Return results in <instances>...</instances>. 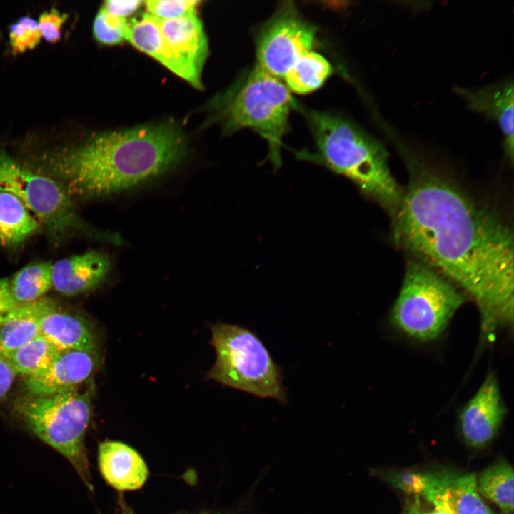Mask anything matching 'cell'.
Segmentation results:
<instances>
[{
  "mask_svg": "<svg viewBox=\"0 0 514 514\" xmlns=\"http://www.w3.org/2000/svg\"><path fill=\"white\" fill-rule=\"evenodd\" d=\"M479 493L497 505L504 514L513 511V470L506 462L485 469L476 478Z\"/></svg>",
  "mask_w": 514,
  "mask_h": 514,
  "instance_id": "22",
  "label": "cell"
},
{
  "mask_svg": "<svg viewBox=\"0 0 514 514\" xmlns=\"http://www.w3.org/2000/svg\"><path fill=\"white\" fill-rule=\"evenodd\" d=\"M41 37L38 21L29 16L20 17L9 26V42L15 53L34 49Z\"/></svg>",
  "mask_w": 514,
  "mask_h": 514,
  "instance_id": "26",
  "label": "cell"
},
{
  "mask_svg": "<svg viewBox=\"0 0 514 514\" xmlns=\"http://www.w3.org/2000/svg\"><path fill=\"white\" fill-rule=\"evenodd\" d=\"M99 466L104 480L118 490L140 488L148 476L141 455L119 441H104L99 446Z\"/></svg>",
  "mask_w": 514,
  "mask_h": 514,
  "instance_id": "15",
  "label": "cell"
},
{
  "mask_svg": "<svg viewBox=\"0 0 514 514\" xmlns=\"http://www.w3.org/2000/svg\"><path fill=\"white\" fill-rule=\"evenodd\" d=\"M465 301L462 291L428 265L412 259L393 306V324L421 341L438 338Z\"/></svg>",
  "mask_w": 514,
  "mask_h": 514,
  "instance_id": "7",
  "label": "cell"
},
{
  "mask_svg": "<svg viewBox=\"0 0 514 514\" xmlns=\"http://www.w3.org/2000/svg\"><path fill=\"white\" fill-rule=\"evenodd\" d=\"M216 514H220V513H216Z\"/></svg>",
  "mask_w": 514,
  "mask_h": 514,
  "instance_id": "34",
  "label": "cell"
},
{
  "mask_svg": "<svg viewBox=\"0 0 514 514\" xmlns=\"http://www.w3.org/2000/svg\"><path fill=\"white\" fill-rule=\"evenodd\" d=\"M16 375L9 358L0 354V400L7 395Z\"/></svg>",
  "mask_w": 514,
  "mask_h": 514,
  "instance_id": "33",
  "label": "cell"
},
{
  "mask_svg": "<svg viewBox=\"0 0 514 514\" xmlns=\"http://www.w3.org/2000/svg\"><path fill=\"white\" fill-rule=\"evenodd\" d=\"M51 301L41 298L22 304L14 318L0 326V354L6 356L40 335L39 316Z\"/></svg>",
  "mask_w": 514,
  "mask_h": 514,
  "instance_id": "18",
  "label": "cell"
},
{
  "mask_svg": "<svg viewBox=\"0 0 514 514\" xmlns=\"http://www.w3.org/2000/svg\"><path fill=\"white\" fill-rule=\"evenodd\" d=\"M15 410L39 438L64 455L91 489L84 437L91 416V393L78 389L48 396H27Z\"/></svg>",
  "mask_w": 514,
  "mask_h": 514,
  "instance_id": "6",
  "label": "cell"
},
{
  "mask_svg": "<svg viewBox=\"0 0 514 514\" xmlns=\"http://www.w3.org/2000/svg\"><path fill=\"white\" fill-rule=\"evenodd\" d=\"M446 497L453 514H493L480 496L475 474H452Z\"/></svg>",
  "mask_w": 514,
  "mask_h": 514,
  "instance_id": "24",
  "label": "cell"
},
{
  "mask_svg": "<svg viewBox=\"0 0 514 514\" xmlns=\"http://www.w3.org/2000/svg\"><path fill=\"white\" fill-rule=\"evenodd\" d=\"M411 181L395 213L393 238L476 303L483 332L512 325L513 229L455 184L412 159Z\"/></svg>",
  "mask_w": 514,
  "mask_h": 514,
  "instance_id": "1",
  "label": "cell"
},
{
  "mask_svg": "<svg viewBox=\"0 0 514 514\" xmlns=\"http://www.w3.org/2000/svg\"><path fill=\"white\" fill-rule=\"evenodd\" d=\"M129 22L115 16L101 8L95 16L93 34L95 39L104 45H115L126 40Z\"/></svg>",
  "mask_w": 514,
  "mask_h": 514,
  "instance_id": "25",
  "label": "cell"
},
{
  "mask_svg": "<svg viewBox=\"0 0 514 514\" xmlns=\"http://www.w3.org/2000/svg\"><path fill=\"white\" fill-rule=\"evenodd\" d=\"M216 361L208 377L236 390L286 404L283 371L252 331L236 324L216 323L211 328Z\"/></svg>",
  "mask_w": 514,
  "mask_h": 514,
  "instance_id": "5",
  "label": "cell"
},
{
  "mask_svg": "<svg viewBox=\"0 0 514 514\" xmlns=\"http://www.w3.org/2000/svg\"><path fill=\"white\" fill-rule=\"evenodd\" d=\"M52 263L39 262L27 265L9 279L11 297L16 305L33 302L52 287Z\"/></svg>",
  "mask_w": 514,
  "mask_h": 514,
  "instance_id": "21",
  "label": "cell"
},
{
  "mask_svg": "<svg viewBox=\"0 0 514 514\" xmlns=\"http://www.w3.org/2000/svg\"><path fill=\"white\" fill-rule=\"evenodd\" d=\"M424 498L426 505H414L408 514H453L448 503L446 489L430 492Z\"/></svg>",
  "mask_w": 514,
  "mask_h": 514,
  "instance_id": "30",
  "label": "cell"
},
{
  "mask_svg": "<svg viewBox=\"0 0 514 514\" xmlns=\"http://www.w3.org/2000/svg\"><path fill=\"white\" fill-rule=\"evenodd\" d=\"M214 104L223 133L251 128L266 141L267 158L274 169L281 166L282 141L289 128L290 112L296 103L281 79L256 63Z\"/></svg>",
  "mask_w": 514,
  "mask_h": 514,
  "instance_id": "4",
  "label": "cell"
},
{
  "mask_svg": "<svg viewBox=\"0 0 514 514\" xmlns=\"http://www.w3.org/2000/svg\"><path fill=\"white\" fill-rule=\"evenodd\" d=\"M67 19V14L51 8L41 13L39 18V29L41 36L47 41L54 43L61 39V29Z\"/></svg>",
  "mask_w": 514,
  "mask_h": 514,
  "instance_id": "29",
  "label": "cell"
},
{
  "mask_svg": "<svg viewBox=\"0 0 514 514\" xmlns=\"http://www.w3.org/2000/svg\"><path fill=\"white\" fill-rule=\"evenodd\" d=\"M186 138L172 122L100 133L47 163L67 193L104 196L141 185L186 156Z\"/></svg>",
  "mask_w": 514,
  "mask_h": 514,
  "instance_id": "2",
  "label": "cell"
},
{
  "mask_svg": "<svg viewBox=\"0 0 514 514\" xmlns=\"http://www.w3.org/2000/svg\"><path fill=\"white\" fill-rule=\"evenodd\" d=\"M163 37L184 74V80L201 89V71L208 55V43L196 14L175 19L156 18Z\"/></svg>",
  "mask_w": 514,
  "mask_h": 514,
  "instance_id": "10",
  "label": "cell"
},
{
  "mask_svg": "<svg viewBox=\"0 0 514 514\" xmlns=\"http://www.w3.org/2000/svg\"><path fill=\"white\" fill-rule=\"evenodd\" d=\"M331 73L330 63L321 54L311 51L301 56L283 79L289 91L304 94L321 87Z\"/></svg>",
  "mask_w": 514,
  "mask_h": 514,
  "instance_id": "20",
  "label": "cell"
},
{
  "mask_svg": "<svg viewBox=\"0 0 514 514\" xmlns=\"http://www.w3.org/2000/svg\"><path fill=\"white\" fill-rule=\"evenodd\" d=\"M39 321L40 334L60 351L97 352V341L91 325L79 316L60 311L53 301L41 313Z\"/></svg>",
  "mask_w": 514,
  "mask_h": 514,
  "instance_id": "16",
  "label": "cell"
},
{
  "mask_svg": "<svg viewBox=\"0 0 514 514\" xmlns=\"http://www.w3.org/2000/svg\"><path fill=\"white\" fill-rule=\"evenodd\" d=\"M61 352L40 334L6 357L17 374L29 377L44 371Z\"/></svg>",
  "mask_w": 514,
  "mask_h": 514,
  "instance_id": "23",
  "label": "cell"
},
{
  "mask_svg": "<svg viewBox=\"0 0 514 514\" xmlns=\"http://www.w3.org/2000/svg\"><path fill=\"white\" fill-rule=\"evenodd\" d=\"M439 473L404 472L396 475L392 481L402 490L421 496L435 485Z\"/></svg>",
  "mask_w": 514,
  "mask_h": 514,
  "instance_id": "28",
  "label": "cell"
},
{
  "mask_svg": "<svg viewBox=\"0 0 514 514\" xmlns=\"http://www.w3.org/2000/svg\"><path fill=\"white\" fill-rule=\"evenodd\" d=\"M316 31L293 2H283L257 35L256 63L272 76L283 79L301 56L311 51Z\"/></svg>",
  "mask_w": 514,
  "mask_h": 514,
  "instance_id": "9",
  "label": "cell"
},
{
  "mask_svg": "<svg viewBox=\"0 0 514 514\" xmlns=\"http://www.w3.org/2000/svg\"><path fill=\"white\" fill-rule=\"evenodd\" d=\"M110 268L109 256L96 251L64 258L52 263V287L66 296L82 293L100 285Z\"/></svg>",
  "mask_w": 514,
  "mask_h": 514,
  "instance_id": "14",
  "label": "cell"
},
{
  "mask_svg": "<svg viewBox=\"0 0 514 514\" xmlns=\"http://www.w3.org/2000/svg\"><path fill=\"white\" fill-rule=\"evenodd\" d=\"M147 13L163 19H175L196 14L197 0H152L144 2Z\"/></svg>",
  "mask_w": 514,
  "mask_h": 514,
  "instance_id": "27",
  "label": "cell"
},
{
  "mask_svg": "<svg viewBox=\"0 0 514 514\" xmlns=\"http://www.w3.org/2000/svg\"><path fill=\"white\" fill-rule=\"evenodd\" d=\"M0 191L17 197L53 236L91 231L76 214L71 196L56 179L31 171L1 151Z\"/></svg>",
  "mask_w": 514,
  "mask_h": 514,
  "instance_id": "8",
  "label": "cell"
},
{
  "mask_svg": "<svg viewBox=\"0 0 514 514\" xmlns=\"http://www.w3.org/2000/svg\"><path fill=\"white\" fill-rule=\"evenodd\" d=\"M304 114L316 150L296 151L297 158L346 177L365 196L394 215L403 191L391 173L383 145L341 115L308 109Z\"/></svg>",
  "mask_w": 514,
  "mask_h": 514,
  "instance_id": "3",
  "label": "cell"
},
{
  "mask_svg": "<svg viewBox=\"0 0 514 514\" xmlns=\"http://www.w3.org/2000/svg\"><path fill=\"white\" fill-rule=\"evenodd\" d=\"M40 227L37 219L17 197L0 191V244L19 245L37 232Z\"/></svg>",
  "mask_w": 514,
  "mask_h": 514,
  "instance_id": "19",
  "label": "cell"
},
{
  "mask_svg": "<svg viewBox=\"0 0 514 514\" xmlns=\"http://www.w3.org/2000/svg\"><path fill=\"white\" fill-rule=\"evenodd\" d=\"M21 305H16L10 293L8 278H0V326L14 318Z\"/></svg>",
  "mask_w": 514,
  "mask_h": 514,
  "instance_id": "31",
  "label": "cell"
},
{
  "mask_svg": "<svg viewBox=\"0 0 514 514\" xmlns=\"http://www.w3.org/2000/svg\"><path fill=\"white\" fill-rule=\"evenodd\" d=\"M126 40L137 49L184 79L183 71L169 50L156 17L146 13L140 18L131 20Z\"/></svg>",
  "mask_w": 514,
  "mask_h": 514,
  "instance_id": "17",
  "label": "cell"
},
{
  "mask_svg": "<svg viewBox=\"0 0 514 514\" xmlns=\"http://www.w3.org/2000/svg\"><path fill=\"white\" fill-rule=\"evenodd\" d=\"M505 413L497 378L490 373L460 413L465 442L477 448L485 446L497 434Z\"/></svg>",
  "mask_w": 514,
  "mask_h": 514,
  "instance_id": "11",
  "label": "cell"
},
{
  "mask_svg": "<svg viewBox=\"0 0 514 514\" xmlns=\"http://www.w3.org/2000/svg\"><path fill=\"white\" fill-rule=\"evenodd\" d=\"M97 352L61 351L44 371L26 377L24 388L29 396H48L77 389L98 366Z\"/></svg>",
  "mask_w": 514,
  "mask_h": 514,
  "instance_id": "12",
  "label": "cell"
},
{
  "mask_svg": "<svg viewBox=\"0 0 514 514\" xmlns=\"http://www.w3.org/2000/svg\"><path fill=\"white\" fill-rule=\"evenodd\" d=\"M454 91L468 108L495 121L504 137V149L512 162L513 158V104L512 80H505L479 89L456 86Z\"/></svg>",
  "mask_w": 514,
  "mask_h": 514,
  "instance_id": "13",
  "label": "cell"
},
{
  "mask_svg": "<svg viewBox=\"0 0 514 514\" xmlns=\"http://www.w3.org/2000/svg\"><path fill=\"white\" fill-rule=\"evenodd\" d=\"M143 3L142 1L139 0H107L104 3L102 8L115 16L126 19V16L139 9Z\"/></svg>",
  "mask_w": 514,
  "mask_h": 514,
  "instance_id": "32",
  "label": "cell"
}]
</instances>
